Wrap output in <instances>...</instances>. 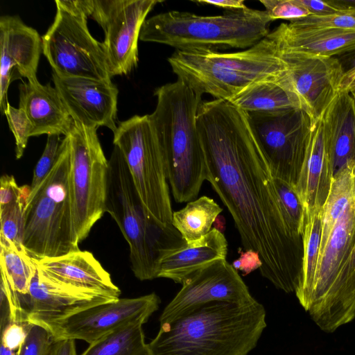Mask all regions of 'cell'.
<instances>
[{
	"mask_svg": "<svg viewBox=\"0 0 355 355\" xmlns=\"http://www.w3.org/2000/svg\"><path fill=\"white\" fill-rule=\"evenodd\" d=\"M214 228L219 232L223 234L225 230V218L222 215L219 214L214 222Z\"/></svg>",
	"mask_w": 355,
	"mask_h": 355,
	"instance_id": "cell-44",
	"label": "cell"
},
{
	"mask_svg": "<svg viewBox=\"0 0 355 355\" xmlns=\"http://www.w3.org/2000/svg\"><path fill=\"white\" fill-rule=\"evenodd\" d=\"M70 148L62 139L56 162L24 209V245L35 259L56 257L78 250L69 183Z\"/></svg>",
	"mask_w": 355,
	"mask_h": 355,
	"instance_id": "cell-7",
	"label": "cell"
},
{
	"mask_svg": "<svg viewBox=\"0 0 355 355\" xmlns=\"http://www.w3.org/2000/svg\"><path fill=\"white\" fill-rule=\"evenodd\" d=\"M270 33L282 51L334 57L355 51V30L297 28L282 23Z\"/></svg>",
	"mask_w": 355,
	"mask_h": 355,
	"instance_id": "cell-24",
	"label": "cell"
},
{
	"mask_svg": "<svg viewBox=\"0 0 355 355\" xmlns=\"http://www.w3.org/2000/svg\"><path fill=\"white\" fill-rule=\"evenodd\" d=\"M247 114L273 178L295 187L309 145L311 118L301 109Z\"/></svg>",
	"mask_w": 355,
	"mask_h": 355,
	"instance_id": "cell-11",
	"label": "cell"
},
{
	"mask_svg": "<svg viewBox=\"0 0 355 355\" xmlns=\"http://www.w3.org/2000/svg\"><path fill=\"white\" fill-rule=\"evenodd\" d=\"M0 248V269L19 297L26 295L37 270L34 259L26 250L17 248L1 234Z\"/></svg>",
	"mask_w": 355,
	"mask_h": 355,
	"instance_id": "cell-28",
	"label": "cell"
},
{
	"mask_svg": "<svg viewBox=\"0 0 355 355\" xmlns=\"http://www.w3.org/2000/svg\"><path fill=\"white\" fill-rule=\"evenodd\" d=\"M168 62L178 79L199 95L227 101L252 84L287 70L270 32L242 51L175 50Z\"/></svg>",
	"mask_w": 355,
	"mask_h": 355,
	"instance_id": "cell-4",
	"label": "cell"
},
{
	"mask_svg": "<svg viewBox=\"0 0 355 355\" xmlns=\"http://www.w3.org/2000/svg\"><path fill=\"white\" fill-rule=\"evenodd\" d=\"M157 0H93L90 17L101 26L111 78L137 67L138 40L148 14Z\"/></svg>",
	"mask_w": 355,
	"mask_h": 355,
	"instance_id": "cell-12",
	"label": "cell"
},
{
	"mask_svg": "<svg viewBox=\"0 0 355 355\" xmlns=\"http://www.w3.org/2000/svg\"><path fill=\"white\" fill-rule=\"evenodd\" d=\"M223 209L212 199L203 196L173 211L172 225L187 243L202 239L210 231Z\"/></svg>",
	"mask_w": 355,
	"mask_h": 355,
	"instance_id": "cell-27",
	"label": "cell"
},
{
	"mask_svg": "<svg viewBox=\"0 0 355 355\" xmlns=\"http://www.w3.org/2000/svg\"><path fill=\"white\" fill-rule=\"evenodd\" d=\"M349 94L352 96V98H353V99L354 100V102H355V87H354V88L350 89Z\"/></svg>",
	"mask_w": 355,
	"mask_h": 355,
	"instance_id": "cell-47",
	"label": "cell"
},
{
	"mask_svg": "<svg viewBox=\"0 0 355 355\" xmlns=\"http://www.w3.org/2000/svg\"><path fill=\"white\" fill-rule=\"evenodd\" d=\"M355 319V244L341 277L336 310V327Z\"/></svg>",
	"mask_w": 355,
	"mask_h": 355,
	"instance_id": "cell-31",
	"label": "cell"
},
{
	"mask_svg": "<svg viewBox=\"0 0 355 355\" xmlns=\"http://www.w3.org/2000/svg\"><path fill=\"white\" fill-rule=\"evenodd\" d=\"M161 301L155 293L134 298L115 301L82 309L53 319L31 322L47 329L53 340H83L92 343L109 331L129 322H146L159 309Z\"/></svg>",
	"mask_w": 355,
	"mask_h": 355,
	"instance_id": "cell-13",
	"label": "cell"
},
{
	"mask_svg": "<svg viewBox=\"0 0 355 355\" xmlns=\"http://www.w3.org/2000/svg\"><path fill=\"white\" fill-rule=\"evenodd\" d=\"M321 237L320 212L311 216H305L304 241V259L302 281L295 293L300 304L309 295L315 277Z\"/></svg>",
	"mask_w": 355,
	"mask_h": 355,
	"instance_id": "cell-29",
	"label": "cell"
},
{
	"mask_svg": "<svg viewBox=\"0 0 355 355\" xmlns=\"http://www.w3.org/2000/svg\"><path fill=\"white\" fill-rule=\"evenodd\" d=\"M0 51V110L3 114L14 70L29 82L38 81L36 73L42 52V39L19 16H1Z\"/></svg>",
	"mask_w": 355,
	"mask_h": 355,
	"instance_id": "cell-17",
	"label": "cell"
},
{
	"mask_svg": "<svg viewBox=\"0 0 355 355\" xmlns=\"http://www.w3.org/2000/svg\"><path fill=\"white\" fill-rule=\"evenodd\" d=\"M109 162L105 212L128 243L131 269L141 281L157 278L161 252L184 241L174 227H163L145 211L120 150L114 146Z\"/></svg>",
	"mask_w": 355,
	"mask_h": 355,
	"instance_id": "cell-6",
	"label": "cell"
},
{
	"mask_svg": "<svg viewBox=\"0 0 355 355\" xmlns=\"http://www.w3.org/2000/svg\"><path fill=\"white\" fill-rule=\"evenodd\" d=\"M272 21L277 19H298L311 15L299 0H260Z\"/></svg>",
	"mask_w": 355,
	"mask_h": 355,
	"instance_id": "cell-36",
	"label": "cell"
},
{
	"mask_svg": "<svg viewBox=\"0 0 355 355\" xmlns=\"http://www.w3.org/2000/svg\"><path fill=\"white\" fill-rule=\"evenodd\" d=\"M18 352L11 350L6 347L1 345L0 355H17Z\"/></svg>",
	"mask_w": 355,
	"mask_h": 355,
	"instance_id": "cell-45",
	"label": "cell"
},
{
	"mask_svg": "<svg viewBox=\"0 0 355 355\" xmlns=\"http://www.w3.org/2000/svg\"><path fill=\"white\" fill-rule=\"evenodd\" d=\"M96 130L74 123L69 139V183L75 231L79 243L105 213L109 162Z\"/></svg>",
	"mask_w": 355,
	"mask_h": 355,
	"instance_id": "cell-9",
	"label": "cell"
},
{
	"mask_svg": "<svg viewBox=\"0 0 355 355\" xmlns=\"http://www.w3.org/2000/svg\"><path fill=\"white\" fill-rule=\"evenodd\" d=\"M113 144L125 160L148 215L163 227H173L167 155L150 114L120 122Z\"/></svg>",
	"mask_w": 355,
	"mask_h": 355,
	"instance_id": "cell-8",
	"label": "cell"
},
{
	"mask_svg": "<svg viewBox=\"0 0 355 355\" xmlns=\"http://www.w3.org/2000/svg\"><path fill=\"white\" fill-rule=\"evenodd\" d=\"M324 144L334 175L355 162V102L349 92H339L321 116Z\"/></svg>",
	"mask_w": 355,
	"mask_h": 355,
	"instance_id": "cell-23",
	"label": "cell"
},
{
	"mask_svg": "<svg viewBox=\"0 0 355 355\" xmlns=\"http://www.w3.org/2000/svg\"><path fill=\"white\" fill-rule=\"evenodd\" d=\"M196 122L207 180L232 215L243 245L259 254L264 278L286 293H295L303 272V236L294 233L283 216L248 114L214 99L200 103Z\"/></svg>",
	"mask_w": 355,
	"mask_h": 355,
	"instance_id": "cell-1",
	"label": "cell"
},
{
	"mask_svg": "<svg viewBox=\"0 0 355 355\" xmlns=\"http://www.w3.org/2000/svg\"><path fill=\"white\" fill-rule=\"evenodd\" d=\"M154 95L157 104L150 116L166 149L171 193L177 202H189L207 177L196 122L202 96L178 79L157 87Z\"/></svg>",
	"mask_w": 355,
	"mask_h": 355,
	"instance_id": "cell-3",
	"label": "cell"
},
{
	"mask_svg": "<svg viewBox=\"0 0 355 355\" xmlns=\"http://www.w3.org/2000/svg\"><path fill=\"white\" fill-rule=\"evenodd\" d=\"M31 325V323L28 321L10 322L1 331V345L18 352L27 336Z\"/></svg>",
	"mask_w": 355,
	"mask_h": 355,
	"instance_id": "cell-38",
	"label": "cell"
},
{
	"mask_svg": "<svg viewBox=\"0 0 355 355\" xmlns=\"http://www.w3.org/2000/svg\"><path fill=\"white\" fill-rule=\"evenodd\" d=\"M28 197H21L0 208V234L20 250H26L24 245V209Z\"/></svg>",
	"mask_w": 355,
	"mask_h": 355,
	"instance_id": "cell-32",
	"label": "cell"
},
{
	"mask_svg": "<svg viewBox=\"0 0 355 355\" xmlns=\"http://www.w3.org/2000/svg\"><path fill=\"white\" fill-rule=\"evenodd\" d=\"M228 101L246 113L301 109L287 70L281 75L252 84Z\"/></svg>",
	"mask_w": 355,
	"mask_h": 355,
	"instance_id": "cell-25",
	"label": "cell"
},
{
	"mask_svg": "<svg viewBox=\"0 0 355 355\" xmlns=\"http://www.w3.org/2000/svg\"><path fill=\"white\" fill-rule=\"evenodd\" d=\"M54 87L74 123L116 131L118 89L111 82L60 77L52 73Z\"/></svg>",
	"mask_w": 355,
	"mask_h": 355,
	"instance_id": "cell-16",
	"label": "cell"
},
{
	"mask_svg": "<svg viewBox=\"0 0 355 355\" xmlns=\"http://www.w3.org/2000/svg\"><path fill=\"white\" fill-rule=\"evenodd\" d=\"M34 260L40 271L53 281L120 296L121 291L113 283L110 274L89 251L78 250L56 257Z\"/></svg>",
	"mask_w": 355,
	"mask_h": 355,
	"instance_id": "cell-19",
	"label": "cell"
},
{
	"mask_svg": "<svg viewBox=\"0 0 355 355\" xmlns=\"http://www.w3.org/2000/svg\"><path fill=\"white\" fill-rule=\"evenodd\" d=\"M10 131L15 140L16 159H20L24 154L33 126L26 114L20 108H15L9 102L4 110Z\"/></svg>",
	"mask_w": 355,
	"mask_h": 355,
	"instance_id": "cell-33",
	"label": "cell"
},
{
	"mask_svg": "<svg viewBox=\"0 0 355 355\" xmlns=\"http://www.w3.org/2000/svg\"><path fill=\"white\" fill-rule=\"evenodd\" d=\"M290 25L305 28L355 30V16L348 15H313L290 21Z\"/></svg>",
	"mask_w": 355,
	"mask_h": 355,
	"instance_id": "cell-35",
	"label": "cell"
},
{
	"mask_svg": "<svg viewBox=\"0 0 355 355\" xmlns=\"http://www.w3.org/2000/svg\"><path fill=\"white\" fill-rule=\"evenodd\" d=\"M143 320L123 324L92 343L80 355H150Z\"/></svg>",
	"mask_w": 355,
	"mask_h": 355,
	"instance_id": "cell-26",
	"label": "cell"
},
{
	"mask_svg": "<svg viewBox=\"0 0 355 355\" xmlns=\"http://www.w3.org/2000/svg\"><path fill=\"white\" fill-rule=\"evenodd\" d=\"M299 99L314 124L335 98L345 72L334 57L311 56L279 50Z\"/></svg>",
	"mask_w": 355,
	"mask_h": 355,
	"instance_id": "cell-15",
	"label": "cell"
},
{
	"mask_svg": "<svg viewBox=\"0 0 355 355\" xmlns=\"http://www.w3.org/2000/svg\"><path fill=\"white\" fill-rule=\"evenodd\" d=\"M227 242L223 234L214 228L202 239L164 250L157 263V278L171 279L177 284L212 263L226 259Z\"/></svg>",
	"mask_w": 355,
	"mask_h": 355,
	"instance_id": "cell-20",
	"label": "cell"
},
{
	"mask_svg": "<svg viewBox=\"0 0 355 355\" xmlns=\"http://www.w3.org/2000/svg\"><path fill=\"white\" fill-rule=\"evenodd\" d=\"M274 184L283 216L289 228L303 236L305 211L295 187L279 179L274 178Z\"/></svg>",
	"mask_w": 355,
	"mask_h": 355,
	"instance_id": "cell-30",
	"label": "cell"
},
{
	"mask_svg": "<svg viewBox=\"0 0 355 355\" xmlns=\"http://www.w3.org/2000/svg\"><path fill=\"white\" fill-rule=\"evenodd\" d=\"M62 139L60 135H47L44 150L33 171L29 195L37 189L54 166L60 153Z\"/></svg>",
	"mask_w": 355,
	"mask_h": 355,
	"instance_id": "cell-34",
	"label": "cell"
},
{
	"mask_svg": "<svg viewBox=\"0 0 355 355\" xmlns=\"http://www.w3.org/2000/svg\"><path fill=\"white\" fill-rule=\"evenodd\" d=\"M272 21L266 10L250 8L214 16L171 10L146 19L139 40L180 51L246 49L269 34Z\"/></svg>",
	"mask_w": 355,
	"mask_h": 355,
	"instance_id": "cell-5",
	"label": "cell"
},
{
	"mask_svg": "<svg viewBox=\"0 0 355 355\" xmlns=\"http://www.w3.org/2000/svg\"><path fill=\"white\" fill-rule=\"evenodd\" d=\"M333 178L320 117L312 126L306 156L295 187L304 206L305 216L321 212L330 192Z\"/></svg>",
	"mask_w": 355,
	"mask_h": 355,
	"instance_id": "cell-21",
	"label": "cell"
},
{
	"mask_svg": "<svg viewBox=\"0 0 355 355\" xmlns=\"http://www.w3.org/2000/svg\"><path fill=\"white\" fill-rule=\"evenodd\" d=\"M354 87H355V78L353 79V80L349 85L348 88L347 89V92L349 93L350 89L354 88Z\"/></svg>",
	"mask_w": 355,
	"mask_h": 355,
	"instance_id": "cell-46",
	"label": "cell"
},
{
	"mask_svg": "<svg viewBox=\"0 0 355 355\" xmlns=\"http://www.w3.org/2000/svg\"><path fill=\"white\" fill-rule=\"evenodd\" d=\"M355 78V61L350 68L345 71L341 79L339 92H347L349 85Z\"/></svg>",
	"mask_w": 355,
	"mask_h": 355,
	"instance_id": "cell-43",
	"label": "cell"
},
{
	"mask_svg": "<svg viewBox=\"0 0 355 355\" xmlns=\"http://www.w3.org/2000/svg\"><path fill=\"white\" fill-rule=\"evenodd\" d=\"M48 355H77L75 340H53Z\"/></svg>",
	"mask_w": 355,
	"mask_h": 355,
	"instance_id": "cell-41",
	"label": "cell"
},
{
	"mask_svg": "<svg viewBox=\"0 0 355 355\" xmlns=\"http://www.w3.org/2000/svg\"><path fill=\"white\" fill-rule=\"evenodd\" d=\"M53 342V337L47 329L31 323L17 355H48Z\"/></svg>",
	"mask_w": 355,
	"mask_h": 355,
	"instance_id": "cell-37",
	"label": "cell"
},
{
	"mask_svg": "<svg viewBox=\"0 0 355 355\" xmlns=\"http://www.w3.org/2000/svg\"><path fill=\"white\" fill-rule=\"evenodd\" d=\"M19 89V108L31 122V137L52 134L65 137L69 134L73 121L55 87L27 81L20 84Z\"/></svg>",
	"mask_w": 355,
	"mask_h": 355,
	"instance_id": "cell-22",
	"label": "cell"
},
{
	"mask_svg": "<svg viewBox=\"0 0 355 355\" xmlns=\"http://www.w3.org/2000/svg\"><path fill=\"white\" fill-rule=\"evenodd\" d=\"M258 301L214 302L172 322L160 324L148 344L150 355H248L266 327Z\"/></svg>",
	"mask_w": 355,
	"mask_h": 355,
	"instance_id": "cell-2",
	"label": "cell"
},
{
	"mask_svg": "<svg viewBox=\"0 0 355 355\" xmlns=\"http://www.w3.org/2000/svg\"><path fill=\"white\" fill-rule=\"evenodd\" d=\"M54 21L42 37V53L53 73L60 77L83 78L111 82L102 42L87 26V17L55 1Z\"/></svg>",
	"mask_w": 355,
	"mask_h": 355,
	"instance_id": "cell-10",
	"label": "cell"
},
{
	"mask_svg": "<svg viewBox=\"0 0 355 355\" xmlns=\"http://www.w3.org/2000/svg\"><path fill=\"white\" fill-rule=\"evenodd\" d=\"M193 2L200 4L211 5L225 9L227 11L243 10L248 7L243 0H199Z\"/></svg>",
	"mask_w": 355,
	"mask_h": 355,
	"instance_id": "cell-42",
	"label": "cell"
},
{
	"mask_svg": "<svg viewBox=\"0 0 355 355\" xmlns=\"http://www.w3.org/2000/svg\"><path fill=\"white\" fill-rule=\"evenodd\" d=\"M24 187H19L14 176L7 174L3 175L0 180V208H2L16 200L24 197L28 196L25 195Z\"/></svg>",
	"mask_w": 355,
	"mask_h": 355,
	"instance_id": "cell-39",
	"label": "cell"
},
{
	"mask_svg": "<svg viewBox=\"0 0 355 355\" xmlns=\"http://www.w3.org/2000/svg\"><path fill=\"white\" fill-rule=\"evenodd\" d=\"M241 277L226 259L218 260L187 277L163 310L159 323L175 320L214 302L245 304L255 302Z\"/></svg>",
	"mask_w": 355,
	"mask_h": 355,
	"instance_id": "cell-14",
	"label": "cell"
},
{
	"mask_svg": "<svg viewBox=\"0 0 355 355\" xmlns=\"http://www.w3.org/2000/svg\"><path fill=\"white\" fill-rule=\"evenodd\" d=\"M262 261L259 254L252 249H248L240 253V257L232 263L235 270L243 272L246 275L259 269L262 266Z\"/></svg>",
	"mask_w": 355,
	"mask_h": 355,
	"instance_id": "cell-40",
	"label": "cell"
},
{
	"mask_svg": "<svg viewBox=\"0 0 355 355\" xmlns=\"http://www.w3.org/2000/svg\"><path fill=\"white\" fill-rule=\"evenodd\" d=\"M19 297L29 322L60 318L84 308L119 299L105 293L53 281L37 268L28 293Z\"/></svg>",
	"mask_w": 355,
	"mask_h": 355,
	"instance_id": "cell-18",
	"label": "cell"
}]
</instances>
